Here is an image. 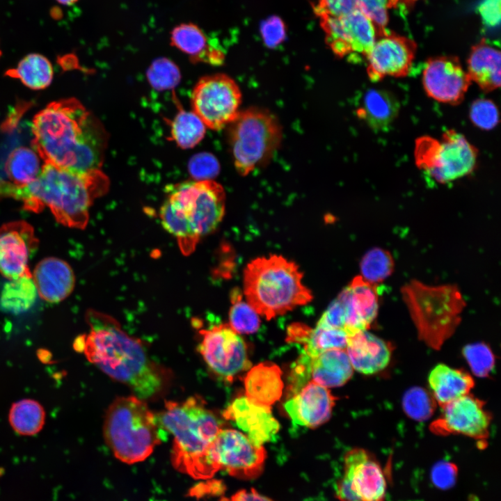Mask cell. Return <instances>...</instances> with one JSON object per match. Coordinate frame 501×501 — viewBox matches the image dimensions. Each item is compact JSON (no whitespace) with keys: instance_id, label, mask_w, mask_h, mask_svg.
Segmentation results:
<instances>
[{"instance_id":"42","label":"cell","mask_w":501,"mask_h":501,"mask_svg":"<svg viewBox=\"0 0 501 501\" xmlns=\"http://www.w3.org/2000/svg\"><path fill=\"white\" fill-rule=\"evenodd\" d=\"M462 353L472 372L477 376H487L494 367L495 356L491 349L484 343L466 345Z\"/></svg>"},{"instance_id":"49","label":"cell","mask_w":501,"mask_h":501,"mask_svg":"<svg viewBox=\"0 0 501 501\" xmlns=\"http://www.w3.org/2000/svg\"><path fill=\"white\" fill-rule=\"evenodd\" d=\"M358 0H319L315 7L319 17L331 15L344 16L358 8Z\"/></svg>"},{"instance_id":"22","label":"cell","mask_w":501,"mask_h":501,"mask_svg":"<svg viewBox=\"0 0 501 501\" xmlns=\"http://www.w3.org/2000/svg\"><path fill=\"white\" fill-rule=\"evenodd\" d=\"M346 352L353 369L364 374H372L388 365L392 349L389 343L363 330L348 335Z\"/></svg>"},{"instance_id":"16","label":"cell","mask_w":501,"mask_h":501,"mask_svg":"<svg viewBox=\"0 0 501 501\" xmlns=\"http://www.w3.org/2000/svg\"><path fill=\"white\" fill-rule=\"evenodd\" d=\"M416 49V43L413 40L385 30L378 35L365 56L369 79L379 81L386 77L407 76Z\"/></svg>"},{"instance_id":"47","label":"cell","mask_w":501,"mask_h":501,"mask_svg":"<svg viewBox=\"0 0 501 501\" xmlns=\"http://www.w3.org/2000/svg\"><path fill=\"white\" fill-rule=\"evenodd\" d=\"M458 469L451 462L440 461L436 463L431 470V480L440 489H448L456 482Z\"/></svg>"},{"instance_id":"1","label":"cell","mask_w":501,"mask_h":501,"mask_svg":"<svg viewBox=\"0 0 501 501\" xmlns=\"http://www.w3.org/2000/svg\"><path fill=\"white\" fill-rule=\"evenodd\" d=\"M33 148L45 162L84 173L100 169L109 135L101 121L74 97L54 101L33 119Z\"/></svg>"},{"instance_id":"3","label":"cell","mask_w":501,"mask_h":501,"mask_svg":"<svg viewBox=\"0 0 501 501\" xmlns=\"http://www.w3.org/2000/svg\"><path fill=\"white\" fill-rule=\"evenodd\" d=\"M109 186V178L100 169L76 173L45 161L41 173L27 185L0 182V196L20 200L27 209L35 212L47 207L61 223L84 228L93 201Z\"/></svg>"},{"instance_id":"25","label":"cell","mask_w":501,"mask_h":501,"mask_svg":"<svg viewBox=\"0 0 501 501\" xmlns=\"http://www.w3.org/2000/svg\"><path fill=\"white\" fill-rule=\"evenodd\" d=\"M501 55L498 49L483 38L472 47L467 61V72L471 80L485 92L500 86Z\"/></svg>"},{"instance_id":"18","label":"cell","mask_w":501,"mask_h":501,"mask_svg":"<svg viewBox=\"0 0 501 501\" xmlns=\"http://www.w3.org/2000/svg\"><path fill=\"white\" fill-rule=\"evenodd\" d=\"M37 246L33 228L19 221L4 224L0 228V273L8 279L31 273L28 263Z\"/></svg>"},{"instance_id":"27","label":"cell","mask_w":501,"mask_h":501,"mask_svg":"<svg viewBox=\"0 0 501 501\" xmlns=\"http://www.w3.org/2000/svg\"><path fill=\"white\" fill-rule=\"evenodd\" d=\"M428 381L436 403L443 408L470 393L475 385L470 374L463 369L438 364L430 372Z\"/></svg>"},{"instance_id":"8","label":"cell","mask_w":501,"mask_h":501,"mask_svg":"<svg viewBox=\"0 0 501 501\" xmlns=\"http://www.w3.org/2000/svg\"><path fill=\"white\" fill-rule=\"evenodd\" d=\"M230 125L229 138L234 164L238 173L244 176L269 161L282 139V129L278 119L262 109L239 111Z\"/></svg>"},{"instance_id":"7","label":"cell","mask_w":501,"mask_h":501,"mask_svg":"<svg viewBox=\"0 0 501 501\" xmlns=\"http://www.w3.org/2000/svg\"><path fill=\"white\" fill-rule=\"evenodd\" d=\"M419 338L438 350L460 324L465 301L456 285H428L416 280L401 290Z\"/></svg>"},{"instance_id":"17","label":"cell","mask_w":501,"mask_h":501,"mask_svg":"<svg viewBox=\"0 0 501 501\" xmlns=\"http://www.w3.org/2000/svg\"><path fill=\"white\" fill-rule=\"evenodd\" d=\"M471 80L456 56L429 58L422 71V84L429 97L442 103L463 101Z\"/></svg>"},{"instance_id":"36","label":"cell","mask_w":501,"mask_h":501,"mask_svg":"<svg viewBox=\"0 0 501 501\" xmlns=\"http://www.w3.org/2000/svg\"><path fill=\"white\" fill-rule=\"evenodd\" d=\"M159 217L164 228L177 240L183 254L191 253L200 238L189 221L166 200L160 208Z\"/></svg>"},{"instance_id":"28","label":"cell","mask_w":501,"mask_h":501,"mask_svg":"<svg viewBox=\"0 0 501 501\" xmlns=\"http://www.w3.org/2000/svg\"><path fill=\"white\" fill-rule=\"evenodd\" d=\"M353 370L344 349H328L311 358L312 381L326 388L345 384L351 379Z\"/></svg>"},{"instance_id":"14","label":"cell","mask_w":501,"mask_h":501,"mask_svg":"<svg viewBox=\"0 0 501 501\" xmlns=\"http://www.w3.org/2000/svg\"><path fill=\"white\" fill-rule=\"evenodd\" d=\"M199 351L212 371L222 379L232 381L251 364L246 344L229 324H221L200 332Z\"/></svg>"},{"instance_id":"43","label":"cell","mask_w":501,"mask_h":501,"mask_svg":"<svg viewBox=\"0 0 501 501\" xmlns=\"http://www.w3.org/2000/svg\"><path fill=\"white\" fill-rule=\"evenodd\" d=\"M469 115L475 126L485 130L494 128L499 122V113L496 105L487 99H479L473 102Z\"/></svg>"},{"instance_id":"19","label":"cell","mask_w":501,"mask_h":501,"mask_svg":"<svg viewBox=\"0 0 501 501\" xmlns=\"http://www.w3.org/2000/svg\"><path fill=\"white\" fill-rule=\"evenodd\" d=\"M379 295V285L358 276L337 296L344 306V330L348 335L370 327L378 314Z\"/></svg>"},{"instance_id":"44","label":"cell","mask_w":501,"mask_h":501,"mask_svg":"<svg viewBox=\"0 0 501 501\" xmlns=\"http://www.w3.org/2000/svg\"><path fill=\"white\" fill-rule=\"evenodd\" d=\"M397 0H358V9L365 15L379 31H383L388 22V10L397 4Z\"/></svg>"},{"instance_id":"2","label":"cell","mask_w":501,"mask_h":501,"mask_svg":"<svg viewBox=\"0 0 501 501\" xmlns=\"http://www.w3.org/2000/svg\"><path fill=\"white\" fill-rule=\"evenodd\" d=\"M86 319L90 330L74 340V349L111 379L143 400L159 394L167 373L150 358L140 340L129 335L112 317L94 310Z\"/></svg>"},{"instance_id":"24","label":"cell","mask_w":501,"mask_h":501,"mask_svg":"<svg viewBox=\"0 0 501 501\" xmlns=\"http://www.w3.org/2000/svg\"><path fill=\"white\" fill-rule=\"evenodd\" d=\"M281 370L273 363H261L252 367L244 379L246 397L253 403L269 406L283 394Z\"/></svg>"},{"instance_id":"38","label":"cell","mask_w":501,"mask_h":501,"mask_svg":"<svg viewBox=\"0 0 501 501\" xmlns=\"http://www.w3.org/2000/svg\"><path fill=\"white\" fill-rule=\"evenodd\" d=\"M231 307L229 310V325L238 334L255 333L260 325L258 313L243 299L241 292L234 289L230 293Z\"/></svg>"},{"instance_id":"6","label":"cell","mask_w":501,"mask_h":501,"mask_svg":"<svg viewBox=\"0 0 501 501\" xmlns=\"http://www.w3.org/2000/svg\"><path fill=\"white\" fill-rule=\"evenodd\" d=\"M161 427L145 400L135 395L120 397L106 411L103 434L114 456L133 464L145 460L161 443Z\"/></svg>"},{"instance_id":"35","label":"cell","mask_w":501,"mask_h":501,"mask_svg":"<svg viewBox=\"0 0 501 501\" xmlns=\"http://www.w3.org/2000/svg\"><path fill=\"white\" fill-rule=\"evenodd\" d=\"M8 420L13 429L18 434L33 436L43 428L45 412L38 401L24 399L13 404Z\"/></svg>"},{"instance_id":"45","label":"cell","mask_w":501,"mask_h":501,"mask_svg":"<svg viewBox=\"0 0 501 501\" xmlns=\"http://www.w3.org/2000/svg\"><path fill=\"white\" fill-rule=\"evenodd\" d=\"M189 170L195 180H209L218 174L220 165L214 155L202 152L191 157L189 163Z\"/></svg>"},{"instance_id":"9","label":"cell","mask_w":501,"mask_h":501,"mask_svg":"<svg viewBox=\"0 0 501 501\" xmlns=\"http://www.w3.org/2000/svg\"><path fill=\"white\" fill-rule=\"evenodd\" d=\"M414 155L420 170L436 182L445 184L471 173L478 151L463 134L448 129L440 139L429 136L418 138Z\"/></svg>"},{"instance_id":"20","label":"cell","mask_w":501,"mask_h":501,"mask_svg":"<svg viewBox=\"0 0 501 501\" xmlns=\"http://www.w3.org/2000/svg\"><path fill=\"white\" fill-rule=\"evenodd\" d=\"M335 401L327 388L311 380L292 395L284 407L294 424L315 428L328 420Z\"/></svg>"},{"instance_id":"51","label":"cell","mask_w":501,"mask_h":501,"mask_svg":"<svg viewBox=\"0 0 501 501\" xmlns=\"http://www.w3.org/2000/svg\"><path fill=\"white\" fill-rule=\"evenodd\" d=\"M221 501H274L273 500L258 493L255 489H243L236 492L229 498H223Z\"/></svg>"},{"instance_id":"5","label":"cell","mask_w":501,"mask_h":501,"mask_svg":"<svg viewBox=\"0 0 501 501\" xmlns=\"http://www.w3.org/2000/svg\"><path fill=\"white\" fill-rule=\"evenodd\" d=\"M302 280L294 262L276 255L257 257L245 268L244 293L258 315L271 319L312 301Z\"/></svg>"},{"instance_id":"11","label":"cell","mask_w":501,"mask_h":501,"mask_svg":"<svg viewBox=\"0 0 501 501\" xmlns=\"http://www.w3.org/2000/svg\"><path fill=\"white\" fill-rule=\"evenodd\" d=\"M241 94L236 82L224 74L205 76L196 83L191 106L205 127L219 130L237 117Z\"/></svg>"},{"instance_id":"10","label":"cell","mask_w":501,"mask_h":501,"mask_svg":"<svg viewBox=\"0 0 501 501\" xmlns=\"http://www.w3.org/2000/svg\"><path fill=\"white\" fill-rule=\"evenodd\" d=\"M167 189L166 200L189 221L200 238L213 232L221 223L225 213V194L216 182L187 181Z\"/></svg>"},{"instance_id":"31","label":"cell","mask_w":501,"mask_h":501,"mask_svg":"<svg viewBox=\"0 0 501 501\" xmlns=\"http://www.w3.org/2000/svg\"><path fill=\"white\" fill-rule=\"evenodd\" d=\"M45 161L33 148L21 146L8 155L5 170L10 184L23 186L35 180L41 173Z\"/></svg>"},{"instance_id":"39","label":"cell","mask_w":501,"mask_h":501,"mask_svg":"<svg viewBox=\"0 0 501 501\" xmlns=\"http://www.w3.org/2000/svg\"><path fill=\"white\" fill-rule=\"evenodd\" d=\"M394 267L391 254L384 249L374 248L367 252L361 260V276L367 282L378 285L391 275Z\"/></svg>"},{"instance_id":"50","label":"cell","mask_w":501,"mask_h":501,"mask_svg":"<svg viewBox=\"0 0 501 501\" xmlns=\"http://www.w3.org/2000/svg\"><path fill=\"white\" fill-rule=\"evenodd\" d=\"M479 12L485 24L491 27L500 22V0H483L479 6Z\"/></svg>"},{"instance_id":"26","label":"cell","mask_w":501,"mask_h":501,"mask_svg":"<svg viewBox=\"0 0 501 501\" xmlns=\"http://www.w3.org/2000/svg\"><path fill=\"white\" fill-rule=\"evenodd\" d=\"M348 335L341 328L317 326L314 329L308 326L294 323L288 328L287 340L301 344L303 352L310 357L332 349H345Z\"/></svg>"},{"instance_id":"4","label":"cell","mask_w":501,"mask_h":501,"mask_svg":"<svg viewBox=\"0 0 501 501\" xmlns=\"http://www.w3.org/2000/svg\"><path fill=\"white\" fill-rule=\"evenodd\" d=\"M159 422L173 436L171 459L175 468L195 479L212 477L209 447L222 429L216 415L198 396L165 403Z\"/></svg>"},{"instance_id":"12","label":"cell","mask_w":501,"mask_h":501,"mask_svg":"<svg viewBox=\"0 0 501 501\" xmlns=\"http://www.w3.org/2000/svg\"><path fill=\"white\" fill-rule=\"evenodd\" d=\"M208 458L214 473L222 470L238 479H252L262 472L267 452L241 431L221 429L209 447Z\"/></svg>"},{"instance_id":"37","label":"cell","mask_w":501,"mask_h":501,"mask_svg":"<svg viewBox=\"0 0 501 501\" xmlns=\"http://www.w3.org/2000/svg\"><path fill=\"white\" fill-rule=\"evenodd\" d=\"M205 125L193 111L180 110L171 122L172 138L183 149L196 145L205 134Z\"/></svg>"},{"instance_id":"15","label":"cell","mask_w":501,"mask_h":501,"mask_svg":"<svg viewBox=\"0 0 501 501\" xmlns=\"http://www.w3.org/2000/svg\"><path fill=\"white\" fill-rule=\"evenodd\" d=\"M484 404L470 393L458 398L442 408V415L431 424L430 430L441 436L463 435L484 445L492 418Z\"/></svg>"},{"instance_id":"41","label":"cell","mask_w":501,"mask_h":501,"mask_svg":"<svg viewBox=\"0 0 501 501\" xmlns=\"http://www.w3.org/2000/svg\"><path fill=\"white\" fill-rule=\"evenodd\" d=\"M147 77L151 86L159 90L173 88L179 84L181 77L177 66L164 57L152 63Z\"/></svg>"},{"instance_id":"30","label":"cell","mask_w":501,"mask_h":501,"mask_svg":"<svg viewBox=\"0 0 501 501\" xmlns=\"http://www.w3.org/2000/svg\"><path fill=\"white\" fill-rule=\"evenodd\" d=\"M399 103L390 92L372 88L364 94L358 116L375 130H385L397 118Z\"/></svg>"},{"instance_id":"40","label":"cell","mask_w":501,"mask_h":501,"mask_svg":"<svg viewBox=\"0 0 501 501\" xmlns=\"http://www.w3.org/2000/svg\"><path fill=\"white\" fill-rule=\"evenodd\" d=\"M436 404L433 395L420 387L408 390L402 399L403 408L407 415L418 421L430 418L436 409Z\"/></svg>"},{"instance_id":"29","label":"cell","mask_w":501,"mask_h":501,"mask_svg":"<svg viewBox=\"0 0 501 501\" xmlns=\"http://www.w3.org/2000/svg\"><path fill=\"white\" fill-rule=\"evenodd\" d=\"M343 57L361 54L365 57L372 47L379 31L374 23L359 9L341 16Z\"/></svg>"},{"instance_id":"13","label":"cell","mask_w":501,"mask_h":501,"mask_svg":"<svg viewBox=\"0 0 501 501\" xmlns=\"http://www.w3.org/2000/svg\"><path fill=\"white\" fill-rule=\"evenodd\" d=\"M344 473L336 484L340 501H384L386 480L376 457L363 448H353L344 456Z\"/></svg>"},{"instance_id":"23","label":"cell","mask_w":501,"mask_h":501,"mask_svg":"<svg viewBox=\"0 0 501 501\" xmlns=\"http://www.w3.org/2000/svg\"><path fill=\"white\" fill-rule=\"evenodd\" d=\"M32 278L40 298L49 303H58L73 291L75 276L64 260L49 257L35 266Z\"/></svg>"},{"instance_id":"21","label":"cell","mask_w":501,"mask_h":501,"mask_svg":"<svg viewBox=\"0 0 501 501\" xmlns=\"http://www.w3.org/2000/svg\"><path fill=\"white\" fill-rule=\"evenodd\" d=\"M223 416L233 422L258 447L271 440L279 430L271 407L254 404L246 396L235 399L224 410Z\"/></svg>"},{"instance_id":"33","label":"cell","mask_w":501,"mask_h":501,"mask_svg":"<svg viewBox=\"0 0 501 501\" xmlns=\"http://www.w3.org/2000/svg\"><path fill=\"white\" fill-rule=\"evenodd\" d=\"M6 75L19 79L31 89L41 90L51 83L54 70L45 56L32 53L25 56L16 67L8 70Z\"/></svg>"},{"instance_id":"34","label":"cell","mask_w":501,"mask_h":501,"mask_svg":"<svg viewBox=\"0 0 501 501\" xmlns=\"http://www.w3.org/2000/svg\"><path fill=\"white\" fill-rule=\"evenodd\" d=\"M171 45L190 56L194 62L207 63L209 51L213 46L207 42L202 29L193 23H182L175 26L170 33Z\"/></svg>"},{"instance_id":"46","label":"cell","mask_w":501,"mask_h":501,"mask_svg":"<svg viewBox=\"0 0 501 501\" xmlns=\"http://www.w3.org/2000/svg\"><path fill=\"white\" fill-rule=\"evenodd\" d=\"M262 38L269 48H275L284 41L286 35L285 26L278 17H271L262 24Z\"/></svg>"},{"instance_id":"54","label":"cell","mask_w":501,"mask_h":501,"mask_svg":"<svg viewBox=\"0 0 501 501\" xmlns=\"http://www.w3.org/2000/svg\"><path fill=\"white\" fill-rule=\"evenodd\" d=\"M1 50H0V56H1Z\"/></svg>"},{"instance_id":"52","label":"cell","mask_w":501,"mask_h":501,"mask_svg":"<svg viewBox=\"0 0 501 501\" xmlns=\"http://www.w3.org/2000/svg\"><path fill=\"white\" fill-rule=\"evenodd\" d=\"M60 4L64 6H72L77 2L79 0H56Z\"/></svg>"},{"instance_id":"53","label":"cell","mask_w":501,"mask_h":501,"mask_svg":"<svg viewBox=\"0 0 501 501\" xmlns=\"http://www.w3.org/2000/svg\"><path fill=\"white\" fill-rule=\"evenodd\" d=\"M397 1H398V2L401 1V2H404V3H409V4H411V3H412L413 1H415V0H397Z\"/></svg>"},{"instance_id":"48","label":"cell","mask_w":501,"mask_h":501,"mask_svg":"<svg viewBox=\"0 0 501 501\" xmlns=\"http://www.w3.org/2000/svg\"><path fill=\"white\" fill-rule=\"evenodd\" d=\"M345 309L341 299L337 296L323 313L317 326L326 328L344 329Z\"/></svg>"},{"instance_id":"32","label":"cell","mask_w":501,"mask_h":501,"mask_svg":"<svg viewBox=\"0 0 501 501\" xmlns=\"http://www.w3.org/2000/svg\"><path fill=\"white\" fill-rule=\"evenodd\" d=\"M38 295L31 273L8 279L0 293V307L13 314L22 313L34 305Z\"/></svg>"}]
</instances>
